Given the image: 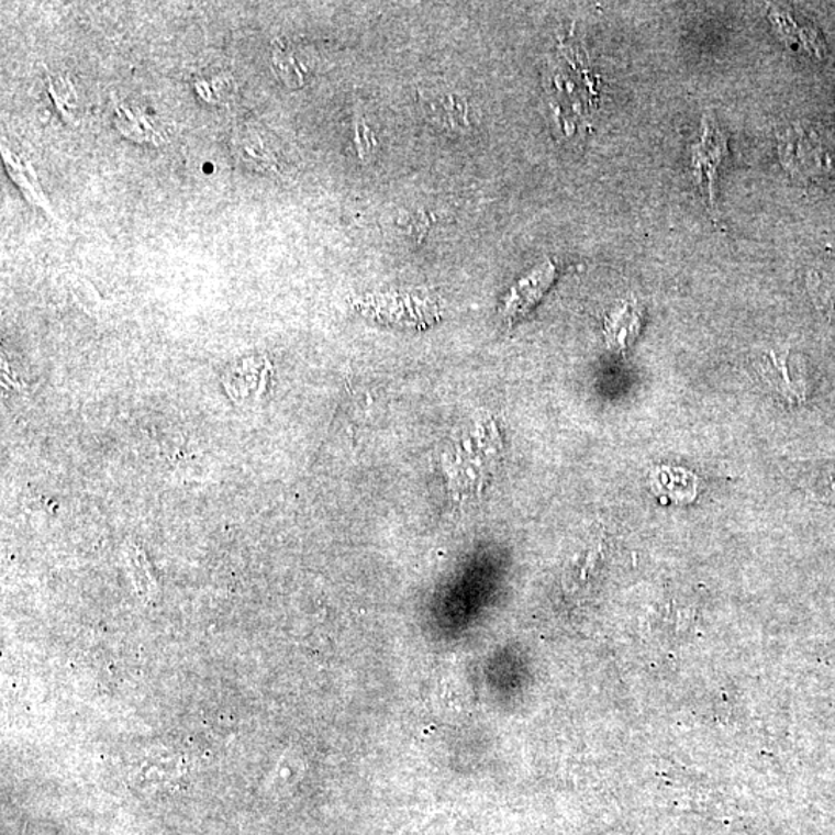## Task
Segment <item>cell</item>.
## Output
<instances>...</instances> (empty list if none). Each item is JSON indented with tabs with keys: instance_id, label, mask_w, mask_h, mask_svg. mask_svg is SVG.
<instances>
[{
	"instance_id": "1",
	"label": "cell",
	"mask_w": 835,
	"mask_h": 835,
	"mask_svg": "<svg viewBox=\"0 0 835 835\" xmlns=\"http://www.w3.org/2000/svg\"><path fill=\"white\" fill-rule=\"evenodd\" d=\"M693 167L702 189H708L710 199L713 200V186H715L719 167L727 155L726 140L723 138L719 127L705 120V132L700 146L693 149Z\"/></svg>"
},
{
	"instance_id": "3",
	"label": "cell",
	"mask_w": 835,
	"mask_h": 835,
	"mask_svg": "<svg viewBox=\"0 0 835 835\" xmlns=\"http://www.w3.org/2000/svg\"><path fill=\"white\" fill-rule=\"evenodd\" d=\"M235 152L245 165L256 169H268L272 165L271 155L265 149L264 142L256 132H238L234 138Z\"/></svg>"
},
{
	"instance_id": "2",
	"label": "cell",
	"mask_w": 835,
	"mask_h": 835,
	"mask_svg": "<svg viewBox=\"0 0 835 835\" xmlns=\"http://www.w3.org/2000/svg\"><path fill=\"white\" fill-rule=\"evenodd\" d=\"M115 121L118 129L135 142L157 143L162 140V131H157L149 118L129 105H116Z\"/></svg>"
}]
</instances>
